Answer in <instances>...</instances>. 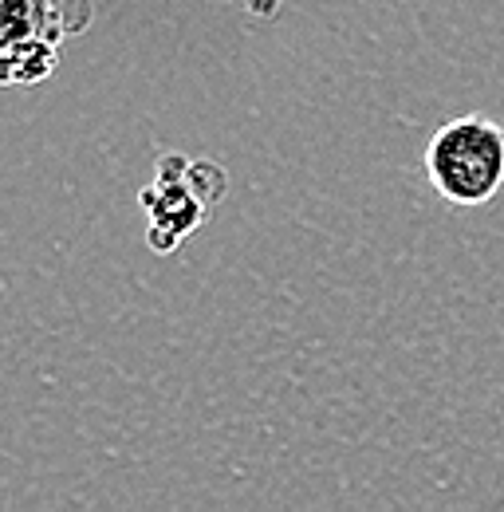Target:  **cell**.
<instances>
[{"instance_id":"cell-1","label":"cell","mask_w":504,"mask_h":512,"mask_svg":"<svg viewBox=\"0 0 504 512\" xmlns=\"http://www.w3.org/2000/svg\"><path fill=\"white\" fill-rule=\"evenodd\" d=\"M426 178L445 205L485 209L504 190V127L485 115H461L434 130Z\"/></svg>"},{"instance_id":"cell-2","label":"cell","mask_w":504,"mask_h":512,"mask_svg":"<svg viewBox=\"0 0 504 512\" xmlns=\"http://www.w3.org/2000/svg\"><path fill=\"white\" fill-rule=\"evenodd\" d=\"M245 12H252V16H264V20H272L276 12H280V4L284 0H237Z\"/></svg>"}]
</instances>
